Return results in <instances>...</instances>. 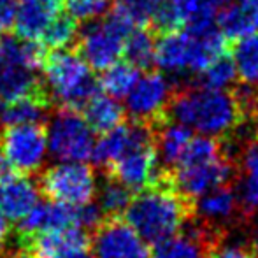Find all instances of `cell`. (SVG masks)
I'll list each match as a JSON object with an SVG mask.
<instances>
[{
  "label": "cell",
  "mask_w": 258,
  "mask_h": 258,
  "mask_svg": "<svg viewBox=\"0 0 258 258\" xmlns=\"http://www.w3.org/2000/svg\"><path fill=\"white\" fill-rule=\"evenodd\" d=\"M123 216L146 244L158 246L181 232L190 216V206L163 176L134 195Z\"/></svg>",
  "instance_id": "obj_1"
},
{
  "label": "cell",
  "mask_w": 258,
  "mask_h": 258,
  "mask_svg": "<svg viewBox=\"0 0 258 258\" xmlns=\"http://www.w3.org/2000/svg\"><path fill=\"white\" fill-rule=\"evenodd\" d=\"M167 114H170V119L190 126L201 136L214 139L234 132L244 118L234 93L202 86L174 93Z\"/></svg>",
  "instance_id": "obj_2"
},
{
  "label": "cell",
  "mask_w": 258,
  "mask_h": 258,
  "mask_svg": "<svg viewBox=\"0 0 258 258\" xmlns=\"http://www.w3.org/2000/svg\"><path fill=\"white\" fill-rule=\"evenodd\" d=\"M41 69L53 104L56 102L58 107L81 111L83 105L99 92V81L76 51L54 49L46 54Z\"/></svg>",
  "instance_id": "obj_3"
},
{
  "label": "cell",
  "mask_w": 258,
  "mask_h": 258,
  "mask_svg": "<svg viewBox=\"0 0 258 258\" xmlns=\"http://www.w3.org/2000/svg\"><path fill=\"white\" fill-rule=\"evenodd\" d=\"M136 28L111 7L102 21H92L79 30L76 49L90 69L102 72L119 61L128 34Z\"/></svg>",
  "instance_id": "obj_4"
},
{
  "label": "cell",
  "mask_w": 258,
  "mask_h": 258,
  "mask_svg": "<svg viewBox=\"0 0 258 258\" xmlns=\"http://www.w3.org/2000/svg\"><path fill=\"white\" fill-rule=\"evenodd\" d=\"M48 151L60 162L92 160L95 132L76 109L58 107L48 119Z\"/></svg>",
  "instance_id": "obj_5"
},
{
  "label": "cell",
  "mask_w": 258,
  "mask_h": 258,
  "mask_svg": "<svg viewBox=\"0 0 258 258\" xmlns=\"http://www.w3.org/2000/svg\"><path fill=\"white\" fill-rule=\"evenodd\" d=\"M41 194L48 201L69 206H83L97 197L95 170L85 162H60L42 170L37 179Z\"/></svg>",
  "instance_id": "obj_6"
},
{
  "label": "cell",
  "mask_w": 258,
  "mask_h": 258,
  "mask_svg": "<svg viewBox=\"0 0 258 258\" xmlns=\"http://www.w3.org/2000/svg\"><path fill=\"white\" fill-rule=\"evenodd\" d=\"M0 150L20 174L41 170L48 153V130L44 123L14 125L0 130Z\"/></svg>",
  "instance_id": "obj_7"
},
{
  "label": "cell",
  "mask_w": 258,
  "mask_h": 258,
  "mask_svg": "<svg viewBox=\"0 0 258 258\" xmlns=\"http://www.w3.org/2000/svg\"><path fill=\"white\" fill-rule=\"evenodd\" d=\"M232 176H234V165L230 162V156L223 155L220 158L206 160V162L179 163L167 177L181 197L186 199L188 202H194L207 191L228 184Z\"/></svg>",
  "instance_id": "obj_8"
},
{
  "label": "cell",
  "mask_w": 258,
  "mask_h": 258,
  "mask_svg": "<svg viewBox=\"0 0 258 258\" xmlns=\"http://www.w3.org/2000/svg\"><path fill=\"white\" fill-rule=\"evenodd\" d=\"M172 83L163 72H146L125 97V111L137 123L156 125L172 100Z\"/></svg>",
  "instance_id": "obj_9"
},
{
  "label": "cell",
  "mask_w": 258,
  "mask_h": 258,
  "mask_svg": "<svg viewBox=\"0 0 258 258\" xmlns=\"http://www.w3.org/2000/svg\"><path fill=\"white\" fill-rule=\"evenodd\" d=\"M107 170L112 179L119 181L132 191L144 190L163 177L160 176V160L156 155L155 141L134 146Z\"/></svg>",
  "instance_id": "obj_10"
},
{
  "label": "cell",
  "mask_w": 258,
  "mask_h": 258,
  "mask_svg": "<svg viewBox=\"0 0 258 258\" xmlns=\"http://www.w3.org/2000/svg\"><path fill=\"white\" fill-rule=\"evenodd\" d=\"M92 235L79 227L48 230L16 244L20 251L34 258H67L78 251L90 249Z\"/></svg>",
  "instance_id": "obj_11"
},
{
  "label": "cell",
  "mask_w": 258,
  "mask_h": 258,
  "mask_svg": "<svg viewBox=\"0 0 258 258\" xmlns=\"http://www.w3.org/2000/svg\"><path fill=\"white\" fill-rule=\"evenodd\" d=\"M153 141H155V132L151 125H144V123H137V121L121 123L116 128L102 134L95 141L92 162L99 167L109 169L116 160L121 158L134 146L153 143Z\"/></svg>",
  "instance_id": "obj_12"
},
{
  "label": "cell",
  "mask_w": 258,
  "mask_h": 258,
  "mask_svg": "<svg viewBox=\"0 0 258 258\" xmlns=\"http://www.w3.org/2000/svg\"><path fill=\"white\" fill-rule=\"evenodd\" d=\"M144 244L146 242L125 220L105 218L93 230L90 249L95 258H128Z\"/></svg>",
  "instance_id": "obj_13"
},
{
  "label": "cell",
  "mask_w": 258,
  "mask_h": 258,
  "mask_svg": "<svg viewBox=\"0 0 258 258\" xmlns=\"http://www.w3.org/2000/svg\"><path fill=\"white\" fill-rule=\"evenodd\" d=\"M41 195L37 181L30 179L28 174L16 172L0 181V211L7 220L20 221L39 204Z\"/></svg>",
  "instance_id": "obj_14"
},
{
  "label": "cell",
  "mask_w": 258,
  "mask_h": 258,
  "mask_svg": "<svg viewBox=\"0 0 258 258\" xmlns=\"http://www.w3.org/2000/svg\"><path fill=\"white\" fill-rule=\"evenodd\" d=\"M61 0H18L14 30L27 41H39L49 23L61 13Z\"/></svg>",
  "instance_id": "obj_15"
},
{
  "label": "cell",
  "mask_w": 258,
  "mask_h": 258,
  "mask_svg": "<svg viewBox=\"0 0 258 258\" xmlns=\"http://www.w3.org/2000/svg\"><path fill=\"white\" fill-rule=\"evenodd\" d=\"M155 63L163 74L184 76L191 69V37L188 32H165L156 41Z\"/></svg>",
  "instance_id": "obj_16"
},
{
  "label": "cell",
  "mask_w": 258,
  "mask_h": 258,
  "mask_svg": "<svg viewBox=\"0 0 258 258\" xmlns=\"http://www.w3.org/2000/svg\"><path fill=\"white\" fill-rule=\"evenodd\" d=\"M194 213L201 218L202 223L216 228L223 223L232 221L241 211L237 190L228 184L218 186L207 191L206 195L194 201Z\"/></svg>",
  "instance_id": "obj_17"
},
{
  "label": "cell",
  "mask_w": 258,
  "mask_h": 258,
  "mask_svg": "<svg viewBox=\"0 0 258 258\" xmlns=\"http://www.w3.org/2000/svg\"><path fill=\"white\" fill-rule=\"evenodd\" d=\"M155 128V148L160 165L165 169H174L184 155L190 141L194 139V130L174 119L156 123Z\"/></svg>",
  "instance_id": "obj_18"
},
{
  "label": "cell",
  "mask_w": 258,
  "mask_h": 258,
  "mask_svg": "<svg viewBox=\"0 0 258 258\" xmlns=\"http://www.w3.org/2000/svg\"><path fill=\"white\" fill-rule=\"evenodd\" d=\"M51 107V95L23 97V99L11 100V102L0 100V128L14 125L44 123L49 119Z\"/></svg>",
  "instance_id": "obj_19"
},
{
  "label": "cell",
  "mask_w": 258,
  "mask_h": 258,
  "mask_svg": "<svg viewBox=\"0 0 258 258\" xmlns=\"http://www.w3.org/2000/svg\"><path fill=\"white\" fill-rule=\"evenodd\" d=\"M35 95H49L48 86L35 71L20 65H0V100L11 102Z\"/></svg>",
  "instance_id": "obj_20"
},
{
  "label": "cell",
  "mask_w": 258,
  "mask_h": 258,
  "mask_svg": "<svg viewBox=\"0 0 258 258\" xmlns=\"http://www.w3.org/2000/svg\"><path fill=\"white\" fill-rule=\"evenodd\" d=\"M218 27L227 39H237L258 32V0H232L218 16Z\"/></svg>",
  "instance_id": "obj_21"
},
{
  "label": "cell",
  "mask_w": 258,
  "mask_h": 258,
  "mask_svg": "<svg viewBox=\"0 0 258 258\" xmlns=\"http://www.w3.org/2000/svg\"><path fill=\"white\" fill-rule=\"evenodd\" d=\"M79 112L83 114V118L86 119V123L93 132L105 134L121 125L126 111L119 104L118 99L107 95V93L97 92L88 102L83 105Z\"/></svg>",
  "instance_id": "obj_22"
},
{
  "label": "cell",
  "mask_w": 258,
  "mask_h": 258,
  "mask_svg": "<svg viewBox=\"0 0 258 258\" xmlns=\"http://www.w3.org/2000/svg\"><path fill=\"white\" fill-rule=\"evenodd\" d=\"M48 49L37 41H27L18 35H0V65H20L32 71L42 67Z\"/></svg>",
  "instance_id": "obj_23"
},
{
  "label": "cell",
  "mask_w": 258,
  "mask_h": 258,
  "mask_svg": "<svg viewBox=\"0 0 258 258\" xmlns=\"http://www.w3.org/2000/svg\"><path fill=\"white\" fill-rule=\"evenodd\" d=\"M230 56L241 83L258 86V32L237 39Z\"/></svg>",
  "instance_id": "obj_24"
},
{
  "label": "cell",
  "mask_w": 258,
  "mask_h": 258,
  "mask_svg": "<svg viewBox=\"0 0 258 258\" xmlns=\"http://www.w3.org/2000/svg\"><path fill=\"white\" fill-rule=\"evenodd\" d=\"M139 78V69L134 67L132 63H128V61H116L114 65L102 71V76L99 79V86L107 95L114 97V99H123L136 86Z\"/></svg>",
  "instance_id": "obj_25"
},
{
  "label": "cell",
  "mask_w": 258,
  "mask_h": 258,
  "mask_svg": "<svg viewBox=\"0 0 258 258\" xmlns=\"http://www.w3.org/2000/svg\"><path fill=\"white\" fill-rule=\"evenodd\" d=\"M155 48L156 41L151 32H148L146 28H136L125 39L123 54L128 63L141 71V69H150L155 63Z\"/></svg>",
  "instance_id": "obj_26"
},
{
  "label": "cell",
  "mask_w": 258,
  "mask_h": 258,
  "mask_svg": "<svg viewBox=\"0 0 258 258\" xmlns=\"http://www.w3.org/2000/svg\"><path fill=\"white\" fill-rule=\"evenodd\" d=\"M132 190L121 184L119 181L107 176L105 183L100 188H97V199L99 207L105 218H119L125 214L126 207L132 202Z\"/></svg>",
  "instance_id": "obj_27"
},
{
  "label": "cell",
  "mask_w": 258,
  "mask_h": 258,
  "mask_svg": "<svg viewBox=\"0 0 258 258\" xmlns=\"http://www.w3.org/2000/svg\"><path fill=\"white\" fill-rule=\"evenodd\" d=\"M79 35V25L69 13H60L49 23V27L41 35V44L46 49H67L76 44Z\"/></svg>",
  "instance_id": "obj_28"
},
{
  "label": "cell",
  "mask_w": 258,
  "mask_h": 258,
  "mask_svg": "<svg viewBox=\"0 0 258 258\" xmlns=\"http://www.w3.org/2000/svg\"><path fill=\"white\" fill-rule=\"evenodd\" d=\"M235 81H237V71L232 56L227 53L220 54L199 74V85L209 90H228L234 86Z\"/></svg>",
  "instance_id": "obj_29"
},
{
  "label": "cell",
  "mask_w": 258,
  "mask_h": 258,
  "mask_svg": "<svg viewBox=\"0 0 258 258\" xmlns=\"http://www.w3.org/2000/svg\"><path fill=\"white\" fill-rule=\"evenodd\" d=\"M67 13L76 21H97L111 11V0H65Z\"/></svg>",
  "instance_id": "obj_30"
},
{
  "label": "cell",
  "mask_w": 258,
  "mask_h": 258,
  "mask_svg": "<svg viewBox=\"0 0 258 258\" xmlns=\"http://www.w3.org/2000/svg\"><path fill=\"white\" fill-rule=\"evenodd\" d=\"M239 204L242 213H256L258 211V177L246 176V179L241 183V188L237 190Z\"/></svg>",
  "instance_id": "obj_31"
},
{
  "label": "cell",
  "mask_w": 258,
  "mask_h": 258,
  "mask_svg": "<svg viewBox=\"0 0 258 258\" xmlns=\"http://www.w3.org/2000/svg\"><path fill=\"white\" fill-rule=\"evenodd\" d=\"M169 2L174 7V11H176L181 25H188L201 13L202 0H169Z\"/></svg>",
  "instance_id": "obj_32"
},
{
  "label": "cell",
  "mask_w": 258,
  "mask_h": 258,
  "mask_svg": "<svg viewBox=\"0 0 258 258\" xmlns=\"http://www.w3.org/2000/svg\"><path fill=\"white\" fill-rule=\"evenodd\" d=\"M206 258H255V253L241 244H220L214 246Z\"/></svg>",
  "instance_id": "obj_33"
},
{
  "label": "cell",
  "mask_w": 258,
  "mask_h": 258,
  "mask_svg": "<svg viewBox=\"0 0 258 258\" xmlns=\"http://www.w3.org/2000/svg\"><path fill=\"white\" fill-rule=\"evenodd\" d=\"M242 169H244L246 176H255L258 177V137L249 141L242 150Z\"/></svg>",
  "instance_id": "obj_34"
},
{
  "label": "cell",
  "mask_w": 258,
  "mask_h": 258,
  "mask_svg": "<svg viewBox=\"0 0 258 258\" xmlns=\"http://www.w3.org/2000/svg\"><path fill=\"white\" fill-rule=\"evenodd\" d=\"M16 16V0H0V35L7 34L14 25Z\"/></svg>",
  "instance_id": "obj_35"
},
{
  "label": "cell",
  "mask_w": 258,
  "mask_h": 258,
  "mask_svg": "<svg viewBox=\"0 0 258 258\" xmlns=\"http://www.w3.org/2000/svg\"><path fill=\"white\" fill-rule=\"evenodd\" d=\"M14 174H16V169L11 165V162L7 160V156L2 153V150H0V181L7 179V177L14 176Z\"/></svg>",
  "instance_id": "obj_36"
},
{
  "label": "cell",
  "mask_w": 258,
  "mask_h": 258,
  "mask_svg": "<svg viewBox=\"0 0 258 258\" xmlns=\"http://www.w3.org/2000/svg\"><path fill=\"white\" fill-rule=\"evenodd\" d=\"M9 235H11V223H9V220H7L6 214L0 211V248H2V244L7 241Z\"/></svg>",
  "instance_id": "obj_37"
},
{
  "label": "cell",
  "mask_w": 258,
  "mask_h": 258,
  "mask_svg": "<svg viewBox=\"0 0 258 258\" xmlns=\"http://www.w3.org/2000/svg\"><path fill=\"white\" fill-rule=\"evenodd\" d=\"M128 258H151V256H150V249H148V246L144 244L143 248L137 249V251L134 253V255H130Z\"/></svg>",
  "instance_id": "obj_38"
},
{
  "label": "cell",
  "mask_w": 258,
  "mask_h": 258,
  "mask_svg": "<svg viewBox=\"0 0 258 258\" xmlns=\"http://www.w3.org/2000/svg\"><path fill=\"white\" fill-rule=\"evenodd\" d=\"M67 258H95V256H93L92 249H85V251H78V253H74V255H71Z\"/></svg>",
  "instance_id": "obj_39"
},
{
  "label": "cell",
  "mask_w": 258,
  "mask_h": 258,
  "mask_svg": "<svg viewBox=\"0 0 258 258\" xmlns=\"http://www.w3.org/2000/svg\"><path fill=\"white\" fill-rule=\"evenodd\" d=\"M253 253L258 255V223L255 227V232H253Z\"/></svg>",
  "instance_id": "obj_40"
},
{
  "label": "cell",
  "mask_w": 258,
  "mask_h": 258,
  "mask_svg": "<svg viewBox=\"0 0 258 258\" xmlns=\"http://www.w3.org/2000/svg\"><path fill=\"white\" fill-rule=\"evenodd\" d=\"M0 258H7V255H4V251L0 249Z\"/></svg>",
  "instance_id": "obj_41"
},
{
  "label": "cell",
  "mask_w": 258,
  "mask_h": 258,
  "mask_svg": "<svg viewBox=\"0 0 258 258\" xmlns=\"http://www.w3.org/2000/svg\"><path fill=\"white\" fill-rule=\"evenodd\" d=\"M153 258H162V256H158V255H155V256H153Z\"/></svg>",
  "instance_id": "obj_42"
}]
</instances>
